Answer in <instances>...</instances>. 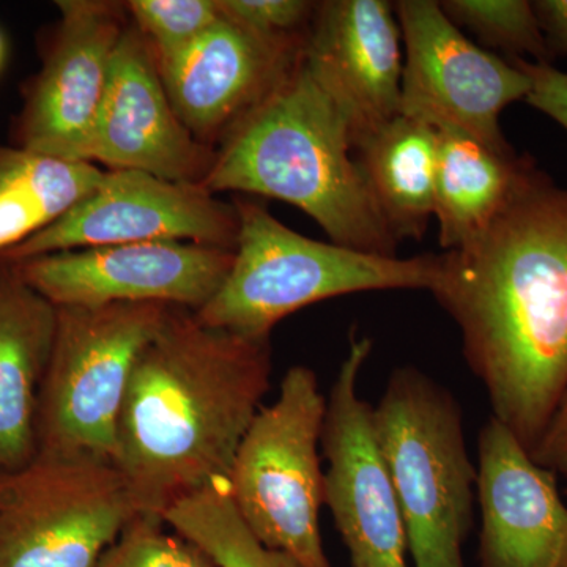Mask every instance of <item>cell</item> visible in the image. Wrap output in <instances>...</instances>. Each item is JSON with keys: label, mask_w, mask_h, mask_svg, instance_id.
I'll use <instances>...</instances> for the list:
<instances>
[{"label": "cell", "mask_w": 567, "mask_h": 567, "mask_svg": "<svg viewBox=\"0 0 567 567\" xmlns=\"http://www.w3.org/2000/svg\"><path fill=\"white\" fill-rule=\"evenodd\" d=\"M481 567H567V506L558 476L494 416L477 439Z\"/></svg>", "instance_id": "17"}, {"label": "cell", "mask_w": 567, "mask_h": 567, "mask_svg": "<svg viewBox=\"0 0 567 567\" xmlns=\"http://www.w3.org/2000/svg\"><path fill=\"white\" fill-rule=\"evenodd\" d=\"M270 379V339L169 308L134 364L112 457L137 514L163 518L183 499L227 486Z\"/></svg>", "instance_id": "2"}, {"label": "cell", "mask_w": 567, "mask_h": 567, "mask_svg": "<svg viewBox=\"0 0 567 567\" xmlns=\"http://www.w3.org/2000/svg\"><path fill=\"white\" fill-rule=\"evenodd\" d=\"M134 516L112 462L37 456L0 476V567H96Z\"/></svg>", "instance_id": "8"}, {"label": "cell", "mask_w": 567, "mask_h": 567, "mask_svg": "<svg viewBox=\"0 0 567 567\" xmlns=\"http://www.w3.org/2000/svg\"><path fill=\"white\" fill-rule=\"evenodd\" d=\"M440 7L458 29H468L509 59L550 63V48L528 0H443Z\"/></svg>", "instance_id": "23"}, {"label": "cell", "mask_w": 567, "mask_h": 567, "mask_svg": "<svg viewBox=\"0 0 567 567\" xmlns=\"http://www.w3.org/2000/svg\"><path fill=\"white\" fill-rule=\"evenodd\" d=\"M372 423L415 567H465L477 468L457 399L421 369L402 365L391 372Z\"/></svg>", "instance_id": "5"}, {"label": "cell", "mask_w": 567, "mask_h": 567, "mask_svg": "<svg viewBox=\"0 0 567 567\" xmlns=\"http://www.w3.org/2000/svg\"><path fill=\"white\" fill-rule=\"evenodd\" d=\"M532 457L555 475L567 477V391Z\"/></svg>", "instance_id": "28"}, {"label": "cell", "mask_w": 567, "mask_h": 567, "mask_svg": "<svg viewBox=\"0 0 567 567\" xmlns=\"http://www.w3.org/2000/svg\"><path fill=\"white\" fill-rule=\"evenodd\" d=\"M227 20L270 39L308 35L319 2L308 0H218Z\"/></svg>", "instance_id": "26"}, {"label": "cell", "mask_w": 567, "mask_h": 567, "mask_svg": "<svg viewBox=\"0 0 567 567\" xmlns=\"http://www.w3.org/2000/svg\"><path fill=\"white\" fill-rule=\"evenodd\" d=\"M171 306L58 308V328L37 409V456L112 462L134 364Z\"/></svg>", "instance_id": "7"}, {"label": "cell", "mask_w": 567, "mask_h": 567, "mask_svg": "<svg viewBox=\"0 0 567 567\" xmlns=\"http://www.w3.org/2000/svg\"><path fill=\"white\" fill-rule=\"evenodd\" d=\"M527 74L532 87L525 102L548 115L567 132V73L551 63H536L511 59Z\"/></svg>", "instance_id": "27"}, {"label": "cell", "mask_w": 567, "mask_h": 567, "mask_svg": "<svg viewBox=\"0 0 567 567\" xmlns=\"http://www.w3.org/2000/svg\"><path fill=\"white\" fill-rule=\"evenodd\" d=\"M43 69L21 115V147L84 162L118 41L128 28L125 3L62 0Z\"/></svg>", "instance_id": "14"}, {"label": "cell", "mask_w": 567, "mask_h": 567, "mask_svg": "<svg viewBox=\"0 0 567 567\" xmlns=\"http://www.w3.org/2000/svg\"><path fill=\"white\" fill-rule=\"evenodd\" d=\"M233 262L234 249L145 241L48 254L13 265L58 308L158 303L197 312L218 292Z\"/></svg>", "instance_id": "12"}, {"label": "cell", "mask_w": 567, "mask_h": 567, "mask_svg": "<svg viewBox=\"0 0 567 567\" xmlns=\"http://www.w3.org/2000/svg\"><path fill=\"white\" fill-rule=\"evenodd\" d=\"M125 6L158 65L181 54L223 18L218 0H132Z\"/></svg>", "instance_id": "24"}, {"label": "cell", "mask_w": 567, "mask_h": 567, "mask_svg": "<svg viewBox=\"0 0 567 567\" xmlns=\"http://www.w3.org/2000/svg\"><path fill=\"white\" fill-rule=\"evenodd\" d=\"M324 409L316 372L290 368L276 401L260 406L249 424L227 481L249 532L300 567H331L320 533Z\"/></svg>", "instance_id": "6"}, {"label": "cell", "mask_w": 567, "mask_h": 567, "mask_svg": "<svg viewBox=\"0 0 567 567\" xmlns=\"http://www.w3.org/2000/svg\"><path fill=\"white\" fill-rule=\"evenodd\" d=\"M429 292L492 416L532 454L567 391V188L535 164L483 233L440 254Z\"/></svg>", "instance_id": "1"}, {"label": "cell", "mask_w": 567, "mask_h": 567, "mask_svg": "<svg viewBox=\"0 0 567 567\" xmlns=\"http://www.w3.org/2000/svg\"><path fill=\"white\" fill-rule=\"evenodd\" d=\"M344 117L305 62L215 151L203 186L300 208L336 245L395 257L399 241L372 199Z\"/></svg>", "instance_id": "3"}, {"label": "cell", "mask_w": 567, "mask_h": 567, "mask_svg": "<svg viewBox=\"0 0 567 567\" xmlns=\"http://www.w3.org/2000/svg\"><path fill=\"white\" fill-rule=\"evenodd\" d=\"M104 175L93 163L0 145V256L91 196Z\"/></svg>", "instance_id": "21"}, {"label": "cell", "mask_w": 567, "mask_h": 567, "mask_svg": "<svg viewBox=\"0 0 567 567\" xmlns=\"http://www.w3.org/2000/svg\"><path fill=\"white\" fill-rule=\"evenodd\" d=\"M163 520L203 548L218 567H300L257 540L238 516L227 486L183 499L164 514Z\"/></svg>", "instance_id": "22"}, {"label": "cell", "mask_w": 567, "mask_h": 567, "mask_svg": "<svg viewBox=\"0 0 567 567\" xmlns=\"http://www.w3.org/2000/svg\"><path fill=\"white\" fill-rule=\"evenodd\" d=\"M0 265V476L37 457V409L54 346L58 306Z\"/></svg>", "instance_id": "18"}, {"label": "cell", "mask_w": 567, "mask_h": 567, "mask_svg": "<svg viewBox=\"0 0 567 567\" xmlns=\"http://www.w3.org/2000/svg\"><path fill=\"white\" fill-rule=\"evenodd\" d=\"M353 152L395 240H421L434 218L439 130L398 115Z\"/></svg>", "instance_id": "20"}, {"label": "cell", "mask_w": 567, "mask_h": 567, "mask_svg": "<svg viewBox=\"0 0 567 567\" xmlns=\"http://www.w3.org/2000/svg\"><path fill=\"white\" fill-rule=\"evenodd\" d=\"M215 151L183 125L152 48L134 25L118 41L84 162L203 185Z\"/></svg>", "instance_id": "15"}, {"label": "cell", "mask_w": 567, "mask_h": 567, "mask_svg": "<svg viewBox=\"0 0 567 567\" xmlns=\"http://www.w3.org/2000/svg\"><path fill=\"white\" fill-rule=\"evenodd\" d=\"M237 237V208L203 185L140 171H106L91 196L0 260L20 264L48 254L145 241L235 249Z\"/></svg>", "instance_id": "11"}, {"label": "cell", "mask_w": 567, "mask_h": 567, "mask_svg": "<svg viewBox=\"0 0 567 567\" xmlns=\"http://www.w3.org/2000/svg\"><path fill=\"white\" fill-rule=\"evenodd\" d=\"M306 39L262 37L223 14L158 69L183 125L213 151L289 81L303 63Z\"/></svg>", "instance_id": "13"}, {"label": "cell", "mask_w": 567, "mask_h": 567, "mask_svg": "<svg viewBox=\"0 0 567 567\" xmlns=\"http://www.w3.org/2000/svg\"><path fill=\"white\" fill-rule=\"evenodd\" d=\"M533 166L516 151H494L468 134L439 130L434 218L440 246L451 251L483 233Z\"/></svg>", "instance_id": "19"}, {"label": "cell", "mask_w": 567, "mask_h": 567, "mask_svg": "<svg viewBox=\"0 0 567 567\" xmlns=\"http://www.w3.org/2000/svg\"><path fill=\"white\" fill-rule=\"evenodd\" d=\"M533 6L551 55H567V0H537Z\"/></svg>", "instance_id": "29"}, {"label": "cell", "mask_w": 567, "mask_h": 567, "mask_svg": "<svg viewBox=\"0 0 567 567\" xmlns=\"http://www.w3.org/2000/svg\"><path fill=\"white\" fill-rule=\"evenodd\" d=\"M159 517L134 516L96 567H218Z\"/></svg>", "instance_id": "25"}, {"label": "cell", "mask_w": 567, "mask_h": 567, "mask_svg": "<svg viewBox=\"0 0 567 567\" xmlns=\"http://www.w3.org/2000/svg\"><path fill=\"white\" fill-rule=\"evenodd\" d=\"M565 495L567 496V486H566V488H565Z\"/></svg>", "instance_id": "31"}, {"label": "cell", "mask_w": 567, "mask_h": 567, "mask_svg": "<svg viewBox=\"0 0 567 567\" xmlns=\"http://www.w3.org/2000/svg\"><path fill=\"white\" fill-rule=\"evenodd\" d=\"M372 339L350 336L349 352L324 409L320 450L327 458L323 505L347 547L352 567H409V540L393 481L380 453L372 406L358 380Z\"/></svg>", "instance_id": "10"}, {"label": "cell", "mask_w": 567, "mask_h": 567, "mask_svg": "<svg viewBox=\"0 0 567 567\" xmlns=\"http://www.w3.org/2000/svg\"><path fill=\"white\" fill-rule=\"evenodd\" d=\"M394 10L405 52L401 115L468 134L494 151H514L499 115L527 99V74L466 39L435 0H399Z\"/></svg>", "instance_id": "9"}, {"label": "cell", "mask_w": 567, "mask_h": 567, "mask_svg": "<svg viewBox=\"0 0 567 567\" xmlns=\"http://www.w3.org/2000/svg\"><path fill=\"white\" fill-rule=\"evenodd\" d=\"M234 262L218 292L196 315L205 324L252 339L306 306L371 290H431L439 256H379L295 233L264 205L235 200Z\"/></svg>", "instance_id": "4"}, {"label": "cell", "mask_w": 567, "mask_h": 567, "mask_svg": "<svg viewBox=\"0 0 567 567\" xmlns=\"http://www.w3.org/2000/svg\"><path fill=\"white\" fill-rule=\"evenodd\" d=\"M3 58H6V43H3V37L0 33V66H2Z\"/></svg>", "instance_id": "30"}, {"label": "cell", "mask_w": 567, "mask_h": 567, "mask_svg": "<svg viewBox=\"0 0 567 567\" xmlns=\"http://www.w3.org/2000/svg\"><path fill=\"white\" fill-rule=\"evenodd\" d=\"M303 62L344 117L353 148L401 115L404 52L394 3L319 2Z\"/></svg>", "instance_id": "16"}]
</instances>
